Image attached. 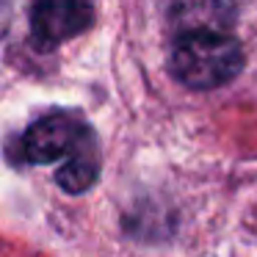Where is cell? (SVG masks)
<instances>
[{"label":"cell","instance_id":"cell-2","mask_svg":"<svg viewBox=\"0 0 257 257\" xmlns=\"http://www.w3.org/2000/svg\"><path fill=\"white\" fill-rule=\"evenodd\" d=\"M243 47L224 28H188L180 31L169 50V75L185 89L210 91L227 86L243 69Z\"/></svg>","mask_w":257,"mask_h":257},{"label":"cell","instance_id":"cell-3","mask_svg":"<svg viewBox=\"0 0 257 257\" xmlns=\"http://www.w3.org/2000/svg\"><path fill=\"white\" fill-rule=\"evenodd\" d=\"M94 0H34L31 3V42L36 50L47 53L64 42L86 34L94 25Z\"/></svg>","mask_w":257,"mask_h":257},{"label":"cell","instance_id":"cell-1","mask_svg":"<svg viewBox=\"0 0 257 257\" xmlns=\"http://www.w3.org/2000/svg\"><path fill=\"white\" fill-rule=\"evenodd\" d=\"M14 152L17 163H61V169H56V183L64 194H86L100 180V139L78 111L58 108L34 119L14 144Z\"/></svg>","mask_w":257,"mask_h":257}]
</instances>
